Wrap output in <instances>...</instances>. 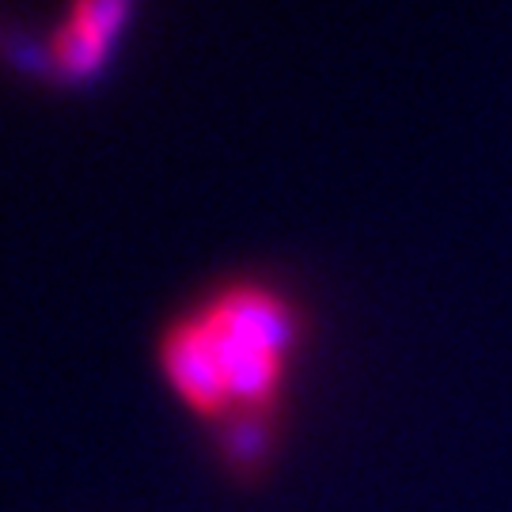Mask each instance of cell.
<instances>
[{
    "mask_svg": "<svg viewBox=\"0 0 512 512\" xmlns=\"http://www.w3.org/2000/svg\"><path fill=\"white\" fill-rule=\"evenodd\" d=\"M137 0H69V12L65 16L92 27V31H103V35L118 38V31L126 27L129 12H133Z\"/></svg>",
    "mask_w": 512,
    "mask_h": 512,
    "instance_id": "5b68a950",
    "label": "cell"
},
{
    "mask_svg": "<svg viewBox=\"0 0 512 512\" xmlns=\"http://www.w3.org/2000/svg\"><path fill=\"white\" fill-rule=\"evenodd\" d=\"M160 365H164L171 391L198 418L224 421L232 414V391H228L224 361H220L217 338L202 319V311L167 323V330L160 334Z\"/></svg>",
    "mask_w": 512,
    "mask_h": 512,
    "instance_id": "6da1fadb",
    "label": "cell"
},
{
    "mask_svg": "<svg viewBox=\"0 0 512 512\" xmlns=\"http://www.w3.org/2000/svg\"><path fill=\"white\" fill-rule=\"evenodd\" d=\"M220 448L228 467H236L243 478H255L274 452V410H232L220 421Z\"/></svg>",
    "mask_w": 512,
    "mask_h": 512,
    "instance_id": "277c9868",
    "label": "cell"
},
{
    "mask_svg": "<svg viewBox=\"0 0 512 512\" xmlns=\"http://www.w3.org/2000/svg\"><path fill=\"white\" fill-rule=\"evenodd\" d=\"M202 315L213 327L258 349H270L277 357H289V349L300 338V315L289 304V296L262 281H228L205 300Z\"/></svg>",
    "mask_w": 512,
    "mask_h": 512,
    "instance_id": "7a4b0ae2",
    "label": "cell"
},
{
    "mask_svg": "<svg viewBox=\"0 0 512 512\" xmlns=\"http://www.w3.org/2000/svg\"><path fill=\"white\" fill-rule=\"evenodd\" d=\"M110 46L114 38L103 35V31H92L76 19H61L50 38H46V61L57 76H69V80H80V76H92L107 65Z\"/></svg>",
    "mask_w": 512,
    "mask_h": 512,
    "instance_id": "3957f363",
    "label": "cell"
}]
</instances>
